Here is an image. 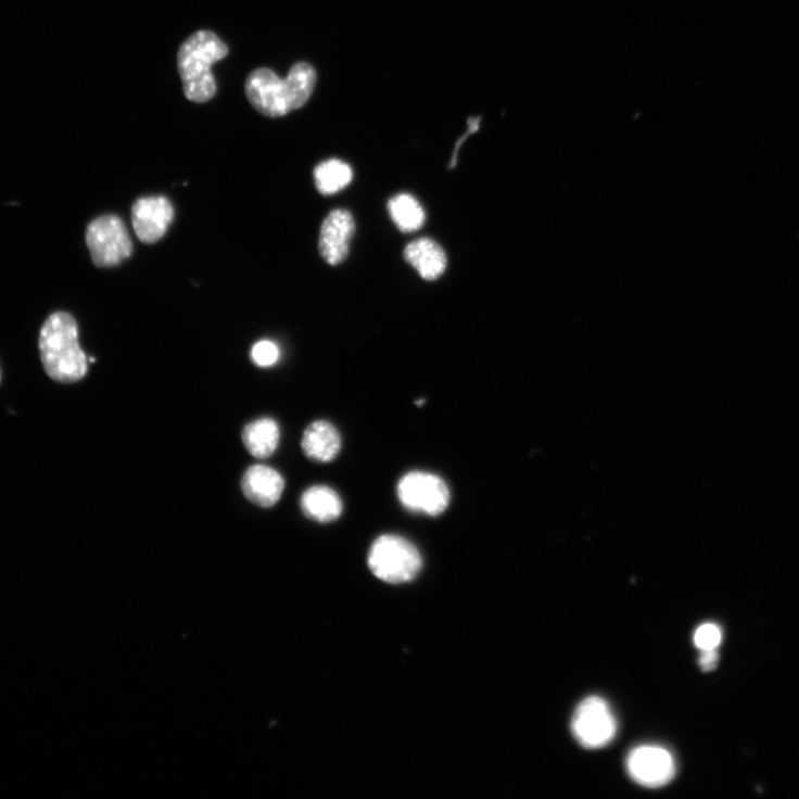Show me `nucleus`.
Returning <instances> with one entry per match:
<instances>
[{
    "mask_svg": "<svg viewBox=\"0 0 799 799\" xmlns=\"http://www.w3.org/2000/svg\"><path fill=\"white\" fill-rule=\"evenodd\" d=\"M316 83V71L307 63L295 64L286 79L271 69L261 68L248 76L245 93L261 114L282 117L307 104Z\"/></svg>",
    "mask_w": 799,
    "mask_h": 799,
    "instance_id": "obj_1",
    "label": "nucleus"
},
{
    "mask_svg": "<svg viewBox=\"0 0 799 799\" xmlns=\"http://www.w3.org/2000/svg\"><path fill=\"white\" fill-rule=\"evenodd\" d=\"M39 353L46 373L58 382H77L87 375L89 359L79 344L78 325L67 313H55L45 321Z\"/></svg>",
    "mask_w": 799,
    "mask_h": 799,
    "instance_id": "obj_2",
    "label": "nucleus"
},
{
    "mask_svg": "<svg viewBox=\"0 0 799 799\" xmlns=\"http://www.w3.org/2000/svg\"><path fill=\"white\" fill-rule=\"evenodd\" d=\"M228 53L227 45L210 30L194 33L180 46L178 71L191 102L203 104L215 96L217 86L212 68Z\"/></svg>",
    "mask_w": 799,
    "mask_h": 799,
    "instance_id": "obj_3",
    "label": "nucleus"
},
{
    "mask_svg": "<svg viewBox=\"0 0 799 799\" xmlns=\"http://www.w3.org/2000/svg\"><path fill=\"white\" fill-rule=\"evenodd\" d=\"M368 565L371 572L383 582L402 584L419 574L422 558L419 549L407 538L385 534L373 542Z\"/></svg>",
    "mask_w": 799,
    "mask_h": 799,
    "instance_id": "obj_4",
    "label": "nucleus"
},
{
    "mask_svg": "<svg viewBox=\"0 0 799 799\" xmlns=\"http://www.w3.org/2000/svg\"><path fill=\"white\" fill-rule=\"evenodd\" d=\"M86 242L92 263L99 268L121 265L132 254V242L123 220L114 215L99 217L90 223Z\"/></svg>",
    "mask_w": 799,
    "mask_h": 799,
    "instance_id": "obj_5",
    "label": "nucleus"
},
{
    "mask_svg": "<svg viewBox=\"0 0 799 799\" xmlns=\"http://www.w3.org/2000/svg\"><path fill=\"white\" fill-rule=\"evenodd\" d=\"M397 497L409 511L437 517L448 508L452 494L445 481L428 472L407 473L398 481Z\"/></svg>",
    "mask_w": 799,
    "mask_h": 799,
    "instance_id": "obj_6",
    "label": "nucleus"
},
{
    "mask_svg": "<svg viewBox=\"0 0 799 799\" xmlns=\"http://www.w3.org/2000/svg\"><path fill=\"white\" fill-rule=\"evenodd\" d=\"M571 730L583 747L597 749L608 746L614 739L618 723L604 698L589 696L576 708Z\"/></svg>",
    "mask_w": 799,
    "mask_h": 799,
    "instance_id": "obj_7",
    "label": "nucleus"
},
{
    "mask_svg": "<svg viewBox=\"0 0 799 799\" xmlns=\"http://www.w3.org/2000/svg\"><path fill=\"white\" fill-rule=\"evenodd\" d=\"M630 777L647 788H660L675 776L676 765L667 748L657 745L635 747L626 759Z\"/></svg>",
    "mask_w": 799,
    "mask_h": 799,
    "instance_id": "obj_8",
    "label": "nucleus"
},
{
    "mask_svg": "<svg viewBox=\"0 0 799 799\" xmlns=\"http://www.w3.org/2000/svg\"><path fill=\"white\" fill-rule=\"evenodd\" d=\"M174 216V207L164 195L140 198L131 210L135 232L143 243L160 241L167 233Z\"/></svg>",
    "mask_w": 799,
    "mask_h": 799,
    "instance_id": "obj_9",
    "label": "nucleus"
},
{
    "mask_svg": "<svg viewBox=\"0 0 799 799\" xmlns=\"http://www.w3.org/2000/svg\"><path fill=\"white\" fill-rule=\"evenodd\" d=\"M355 231L356 223L352 213L335 210L327 216L319 237V252L327 264L337 266L347 258Z\"/></svg>",
    "mask_w": 799,
    "mask_h": 799,
    "instance_id": "obj_10",
    "label": "nucleus"
},
{
    "mask_svg": "<svg viewBox=\"0 0 799 799\" xmlns=\"http://www.w3.org/2000/svg\"><path fill=\"white\" fill-rule=\"evenodd\" d=\"M284 485V479L277 470L263 465L249 468L241 481L242 492L249 502L262 508L277 505Z\"/></svg>",
    "mask_w": 799,
    "mask_h": 799,
    "instance_id": "obj_11",
    "label": "nucleus"
},
{
    "mask_svg": "<svg viewBox=\"0 0 799 799\" xmlns=\"http://www.w3.org/2000/svg\"><path fill=\"white\" fill-rule=\"evenodd\" d=\"M406 262L427 281L439 279L447 266L443 248L430 238H420L405 249Z\"/></svg>",
    "mask_w": 799,
    "mask_h": 799,
    "instance_id": "obj_12",
    "label": "nucleus"
},
{
    "mask_svg": "<svg viewBox=\"0 0 799 799\" xmlns=\"http://www.w3.org/2000/svg\"><path fill=\"white\" fill-rule=\"evenodd\" d=\"M342 441L337 428L326 420L312 423L305 431L302 446L313 461L328 464L340 454Z\"/></svg>",
    "mask_w": 799,
    "mask_h": 799,
    "instance_id": "obj_13",
    "label": "nucleus"
},
{
    "mask_svg": "<svg viewBox=\"0 0 799 799\" xmlns=\"http://www.w3.org/2000/svg\"><path fill=\"white\" fill-rule=\"evenodd\" d=\"M302 510L305 516L319 523L338 520L343 511L340 495L326 485L309 487L302 496Z\"/></svg>",
    "mask_w": 799,
    "mask_h": 799,
    "instance_id": "obj_14",
    "label": "nucleus"
},
{
    "mask_svg": "<svg viewBox=\"0 0 799 799\" xmlns=\"http://www.w3.org/2000/svg\"><path fill=\"white\" fill-rule=\"evenodd\" d=\"M242 441L248 453L257 459H267L276 453L280 441L278 423L263 418L245 426Z\"/></svg>",
    "mask_w": 799,
    "mask_h": 799,
    "instance_id": "obj_15",
    "label": "nucleus"
},
{
    "mask_svg": "<svg viewBox=\"0 0 799 799\" xmlns=\"http://www.w3.org/2000/svg\"><path fill=\"white\" fill-rule=\"evenodd\" d=\"M388 211L393 224L400 231L415 232L426 224V213L418 200L409 193L393 196Z\"/></svg>",
    "mask_w": 799,
    "mask_h": 799,
    "instance_id": "obj_16",
    "label": "nucleus"
},
{
    "mask_svg": "<svg viewBox=\"0 0 799 799\" xmlns=\"http://www.w3.org/2000/svg\"><path fill=\"white\" fill-rule=\"evenodd\" d=\"M314 178L318 191L331 195L345 189L353 181L354 173L344 162L330 160L316 167Z\"/></svg>",
    "mask_w": 799,
    "mask_h": 799,
    "instance_id": "obj_17",
    "label": "nucleus"
},
{
    "mask_svg": "<svg viewBox=\"0 0 799 799\" xmlns=\"http://www.w3.org/2000/svg\"><path fill=\"white\" fill-rule=\"evenodd\" d=\"M280 358L278 345L269 340L257 342L252 350V359L261 368L275 366Z\"/></svg>",
    "mask_w": 799,
    "mask_h": 799,
    "instance_id": "obj_18",
    "label": "nucleus"
},
{
    "mask_svg": "<svg viewBox=\"0 0 799 799\" xmlns=\"http://www.w3.org/2000/svg\"><path fill=\"white\" fill-rule=\"evenodd\" d=\"M722 642V631L715 624H703L694 634V644L701 651L716 649Z\"/></svg>",
    "mask_w": 799,
    "mask_h": 799,
    "instance_id": "obj_19",
    "label": "nucleus"
},
{
    "mask_svg": "<svg viewBox=\"0 0 799 799\" xmlns=\"http://www.w3.org/2000/svg\"><path fill=\"white\" fill-rule=\"evenodd\" d=\"M720 657L716 649H707V651H702V656L699 657L698 665L702 671L711 672L716 669Z\"/></svg>",
    "mask_w": 799,
    "mask_h": 799,
    "instance_id": "obj_20",
    "label": "nucleus"
},
{
    "mask_svg": "<svg viewBox=\"0 0 799 799\" xmlns=\"http://www.w3.org/2000/svg\"><path fill=\"white\" fill-rule=\"evenodd\" d=\"M480 123H481V118H479V117H478V118H471V119L469 121V130H468V132H467V134H466V135H465V136H464V137H462V138H461V139L459 140V141H458V143H457V145H456V149H455V153H454L453 160H452V164H449V166H448V168H449V169H454V168H455V167L457 166V163H458V153H459V149H460V147H461V145L464 144L465 140L467 139V137H468V136H469L470 134H474V132H477V131L479 130V128H480Z\"/></svg>",
    "mask_w": 799,
    "mask_h": 799,
    "instance_id": "obj_21",
    "label": "nucleus"
},
{
    "mask_svg": "<svg viewBox=\"0 0 799 799\" xmlns=\"http://www.w3.org/2000/svg\"><path fill=\"white\" fill-rule=\"evenodd\" d=\"M0 379H2V373H0Z\"/></svg>",
    "mask_w": 799,
    "mask_h": 799,
    "instance_id": "obj_22",
    "label": "nucleus"
}]
</instances>
